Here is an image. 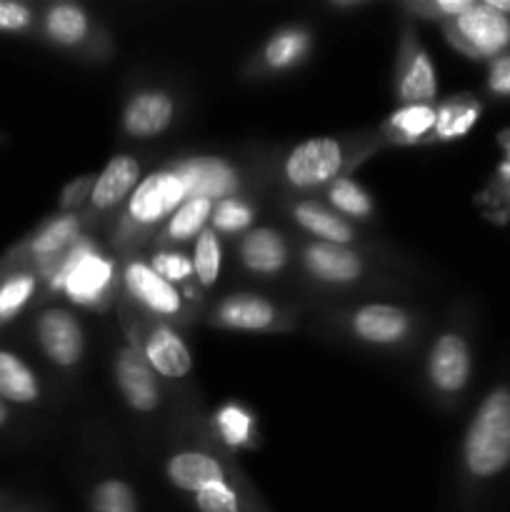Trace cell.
Returning <instances> with one entry per match:
<instances>
[{
    "instance_id": "6da1fadb",
    "label": "cell",
    "mask_w": 510,
    "mask_h": 512,
    "mask_svg": "<svg viewBox=\"0 0 510 512\" xmlns=\"http://www.w3.org/2000/svg\"><path fill=\"white\" fill-rule=\"evenodd\" d=\"M465 465L475 478H490L510 463V390L500 388L483 400L463 445Z\"/></svg>"
},
{
    "instance_id": "7a4b0ae2",
    "label": "cell",
    "mask_w": 510,
    "mask_h": 512,
    "mask_svg": "<svg viewBox=\"0 0 510 512\" xmlns=\"http://www.w3.org/2000/svg\"><path fill=\"white\" fill-rule=\"evenodd\" d=\"M43 273L50 278V288L65 290L73 303L95 308L108 295L115 268L108 258L93 253L85 240H78L63 258L45 265Z\"/></svg>"
},
{
    "instance_id": "3957f363",
    "label": "cell",
    "mask_w": 510,
    "mask_h": 512,
    "mask_svg": "<svg viewBox=\"0 0 510 512\" xmlns=\"http://www.w3.org/2000/svg\"><path fill=\"white\" fill-rule=\"evenodd\" d=\"M448 35L463 53L490 58L508 48L510 20L495 13L488 3H475L468 13L450 20Z\"/></svg>"
},
{
    "instance_id": "277c9868",
    "label": "cell",
    "mask_w": 510,
    "mask_h": 512,
    "mask_svg": "<svg viewBox=\"0 0 510 512\" xmlns=\"http://www.w3.org/2000/svg\"><path fill=\"white\" fill-rule=\"evenodd\" d=\"M343 168V148L335 138H310L295 145L285 160V178L295 188H315Z\"/></svg>"
},
{
    "instance_id": "5b68a950",
    "label": "cell",
    "mask_w": 510,
    "mask_h": 512,
    "mask_svg": "<svg viewBox=\"0 0 510 512\" xmlns=\"http://www.w3.org/2000/svg\"><path fill=\"white\" fill-rule=\"evenodd\" d=\"M185 200H188L185 198V188L178 175H175V170H160V173L140 180L138 188L130 195L128 215L133 218V223L153 225L173 215Z\"/></svg>"
},
{
    "instance_id": "8992f818",
    "label": "cell",
    "mask_w": 510,
    "mask_h": 512,
    "mask_svg": "<svg viewBox=\"0 0 510 512\" xmlns=\"http://www.w3.org/2000/svg\"><path fill=\"white\" fill-rule=\"evenodd\" d=\"M35 333H38V343L43 353L55 365L70 368L83 355V330H80L78 320L68 310L53 308L40 313Z\"/></svg>"
},
{
    "instance_id": "52a82bcc",
    "label": "cell",
    "mask_w": 510,
    "mask_h": 512,
    "mask_svg": "<svg viewBox=\"0 0 510 512\" xmlns=\"http://www.w3.org/2000/svg\"><path fill=\"white\" fill-rule=\"evenodd\" d=\"M185 188V198L228 200L238 185V175L220 158H193L175 168Z\"/></svg>"
},
{
    "instance_id": "ba28073f",
    "label": "cell",
    "mask_w": 510,
    "mask_h": 512,
    "mask_svg": "<svg viewBox=\"0 0 510 512\" xmlns=\"http://www.w3.org/2000/svg\"><path fill=\"white\" fill-rule=\"evenodd\" d=\"M430 380L440 393H458L470 378V353L460 335H443L430 350Z\"/></svg>"
},
{
    "instance_id": "9c48e42d",
    "label": "cell",
    "mask_w": 510,
    "mask_h": 512,
    "mask_svg": "<svg viewBox=\"0 0 510 512\" xmlns=\"http://www.w3.org/2000/svg\"><path fill=\"white\" fill-rule=\"evenodd\" d=\"M115 375L125 400L138 413H150L158 408V385H155L150 365L135 348H123L115 363Z\"/></svg>"
},
{
    "instance_id": "30bf717a",
    "label": "cell",
    "mask_w": 510,
    "mask_h": 512,
    "mask_svg": "<svg viewBox=\"0 0 510 512\" xmlns=\"http://www.w3.org/2000/svg\"><path fill=\"white\" fill-rule=\"evenodd\" d=\"M125 288L133 295L138 303H143L145 308L153 310L158 315H175L180 313V295L175 290V285H170L168 280L160 278L150 265H145L143 260H130L128 268H125Z\"/></svg>"
},
{
    "instance_id": "8fae6325",
    "label": "cell",
    "mask_w": 510,
    "mask_h": 512,
    "mask_svg": "<svg viewBox=\"0 0 510 512\" xmlns=\"http://www.w3.org/2000/svg\"><path fill=\"white\" fill-rule=\"evenodd\" d=\"M173 120V100L158 90L138 93L125 105L123 125L133 138H153Z\"/></svg>"
},
{
    "instance_id": "7c38bea8",
    "label": "cell",
    "mask_w": 510,
    "mask_h": 512,
    "mask_svg": "<svg viewBox=\"0 0 510 512\" xmlns=\"http://www.w3.org/2000/svg\"><path fill=\"white\" fill-rule=\"evenodd\" d=\"M143 353L150 368H155V373L165 375V378H185L193 368L188 345L183 343V338L175 330L165 328V325L150 330Z\"/></svg>"
},
{
    "instance_id": "4fadbf2b",
    "label": "cell",
    "mask_w": 510,
    "mask_h": 512,
    "mask_svg": "<svg viewBox=\"0 0 510 512\" xmlns=\"http://www.w3.org/2000/svg\"><path fill=\"white\" fill-rule=\"evenodd\" d=\"M140 165L130 155H115L103 173L95 178L93 190H90V203L98 210H110L125 200V195L138 188Z\"/></svg>"
},
{
    "instance_id": "5bb4252c",
    "label": "cell",
    "mask_w": 510,
    "mask_h": 512,
    "mask_svg": "<svg viewBox=\"0 0 510 512\" xmlns=\"http://www.w3.org/2000/svg\"><path fill=\"white\" fill-rule=\"evenodd\" d=\"M353 330L365 343L390 345L408 335L410 320L395 305H365L353 315Z\"/></svg>"
},
{
    "instance_id": "9a60e30c",
    "label": "cell",
    "mask_w": 510,
    "mask_h": 512,
    "mask_svg": "<svg viewBox=\"0 0 510 512\" xmlns=\"http://www.w3.org/2000/svg\"><path fill=\"white\" fill-rule=\"evenodd\" d=\"M213 318L230 330H265L275 323V308L260 295H230L218 305Z\"/></svg>"
},
{
    "instance_id": "2e32d148",
    "label": "cell",
    "mask_w": 510,
    "mask_h": 512,
    "mask_svg": "<svg viewBox=\"0 0 510 512\" xmlns=\"http://www.w3.org/2000/svg\"><path fill=\"white\" fill-rule=\"evenodd\" d=\"M168 478L185 493H200L208 485L225 480L223 465L205 453H178L168 460Z\"/></svg>"
},
{
    "instance_id": "e0dca14e",
    "label": "cell",
    "mask_w": 510,
    "mask_h": 512,
    "mask_svg": "<svg viewBox=\"0 0 510 512\" xmlns=\"http://www.w3.org/2000/svg\"><path fill=\"white\" fill-rule=\"evenodd\" d=\"M305 265L318 278L330 280V283H350L360 275L363 265L360 258L343 245L333 243H313L305 248Z\"/></svg>"
},
{
    "instance_id": "ac0fdd59",
    "label": "cell",
    "mask_w": 510,
    "mask_h": 512,
    "mask_svg": "<svg viewBox=\"0 0 510 512\" xmlns=\"http://www.w3.org/2000/svg\"><path fill=\"white\" fill-rule=\"evenodd\" d=\"M405 63L400 68V83H398V98L405 105H428V100L435 98V70L430 63L428 53L418 45L408 50L405 55Z\"/></svg>"
},
{
    "instance_id": "d6986e66",
    "label": "cell",
    "mask_w": 510,
    "mask_h": 512,
    "mask_svg": "<svg viewBox=\"0 0 510 512\" xmlns=\"http://www.w3.org/2000/svg\"><path fill=\"white\" fill-rule=\"evenodd\" d=\"M240 258H243L245 268L253 273H278L288 260V248H285L283 238L270 228H258L243 240L240 245Z\"/></svg>"
},
{
    "instance_id": "ffe728a7",
    "label": "cell",
    "mask_w": 510,
    "mask_h": 512,
    "mask_svg": "<svg viewBox=\"0 0 510 512\" xmlns=\"http://www.w3.org/2000/svg\"><path fill=\"white\" fill-rule=\"evenodd\" d=\"M40 398V383L33 370L15 353L0 350V400L28 405Z\"/></svg>"
},
{
    "instance_id": "44dd1931",
    "label": "cell",
    "mask_w": 510,
    "mask_h": 512,
    "mask_svg": "<svg viewBox=\"0 0 510 512\" xmlns=\"http://www.w3.org/2000/svg\"><path fill=\"white\" fill-rule=\"evenodd\" d=\"M80 240V220L75 215H63V218L50 220L40 233L30 240V250L40 265H48L53 260L63 258L70 248Z\"/></svg>"
},
{
    "instance_id": "7402d4cb",
    "label": "cell",
    "mask_w": 510,
    "mask_h": 512,
    "mask_svg": "<svg viewBox=\"0 0 510 512\" xmlns=\"http://www.w3.org/2000/svg\"><path fill=\"white\" fill-rule=\"evenodd\" d=\"M295 220H298L305 230H310L313 235H318V238L328 240V243L333 245H345L353 240L350 225L345 223V220H340L338 215L320 208V205L300 203L298 208H295Z\"/></svg>"
},
{
    "instance_id": "603a6c76",
    "label": "cell",
    "mask_w": 510,
    "mask_h": 512,
    "mask_svg": "<svg viewBox=\"0 0 510 512\" xmlns=\"http://www.w3.org/2000/svg\"><path fill=\"white\" fill-rule=\"evenodd\" d=\"M45 33L60 45H75L88 35V18L73 3H58L45 13Z\"/></svg>"
},
{
    "instance_id": "cb8c5ba5",
    "label": "cell",
    "mask_w": 510,
    "mask_h": 512,
    "mask_svg": "<svg viewBox=\"0 0 510 512\" xmlns=\"http://www.w3.org/2000/svg\"><path fill=\"white\" fill-rule=\"evenodd\" d=\"M388 128L403 143L423 138L430 130H435V108L430 105H403L388 118Z\"/></svg>"
},
{
    "instance_id": "d4e9b609",
    "label": "cell",
    "mask_w": 510,
    "mask_h": 512,
    "mask_svg": "<svg viewBox=\"0 0 510 512\" xmlns=\"http://www.w3.org/2000/svg\"><path fill=\"white\" fill-rule=\"evenodd\" d=\"M480 108L475 103H468V100H450L443 108L435 110V130L440 140L460 138V135L468 133L470 128L478 120Z\"/></svg>"
},
{
    "instance_id": "484cf974",
    "label": "cell",
    "mask_w": 510,
    "mask_h": 512,
    "mask_svg": "<svg viewBox=\"0 0 510 512\" xmlns=\"http://www.w3.org/2000/svg\"><path fill=\"white\" fill-rule=\"evenodd\" d=\"M213 215V200L205 198H188L173 215L168 223V238L188 240L195 233H203V225Z\"/></svg>"
},
{
    "instance_id": "4316f807",
    "label": "cell",
    "mask_w": 510,
    "mask_h": 512,
    "mask_svg": "<svg viewBox=\"0 0 510 512\" xmlns=\"http://www.w3.org/2000/svg\"><path fill=\"white\" fill-rule=\"evenodd\" d=\"M305 50H308V33L295 28L283 30V33L270 38V43L265 45V63L275 70L290 68V65H295L303 58Z\"/></svg>"
},
{
    "instance_id": "83f0119b",
    "label": "cell",
    "mask_w": 510,
    "mask_h": 512,
    "mask_svg": "<svg viewBox=\"0 0 510 512\" xmlns=\"http://www.w3.org/2000/svg\"><path fill=\"white\" fill-rule=\"evenodd\" d=\"M35 293V275L18 273L0 283V323L13 320Z\"/></svg>"
},
{
    "instance_id": "f1b7e54d",
    "label": "cell",
    "mask_w": 510,
    "mask_h": 512,
    "mask_svg": "<svg viewBox=\"0 0 510 512\" xmlns=\"http://www.w3.org/2000/svg\"><path fill=\"white\" fill-rule=\"evenodd\" d=\"M193 273L198 275L200 285L210 288L220 275V240L215 238L213 230H203L198 235L193 255Z\"/></svg>"
},
{
    "instance_id": "f546056e",
    "label": "cell",
    "mask_w": 510,
    "mask_h": 512,
    "mask_svg": "<svg viewBox=\"0 0 510 512\" xmlns=\"http://www.w3.org/2000/svg\"><path fill=\"white\" fill-rule=\"evenodd\" d=\"M93 512H138L135 493L123 480H103L93 493Z\"/></svg>"
},
{
    "instance_id": "4dcf8cb0",
    "label": "cell",
    "mask_w": 510,
    "mask_h": 512,
    "mask_svg": "<svg viewBox=\"0 0 510 512\" xmlns=\"http://www.w3.org/2000/svg\"><path fill=\"white\" fill-rule=\"evenodd\" d=\"M215 425H218V433L223 435L225 443L230 445H248L250 435H253V418L245 413L240 405L228 403L218 410L215 415Z\"/></svg>"
},
{
    "instance_id": "1f68e13d",
    "label": "cell",
    "mask_w": 510,
    "mask_h": 512,
    "mask_svg": "<svg viewBox=\"0 0 510 512\" xmlns=\"http://www.w3.org/2000/svg\"><path fill=\"white\" fill-rule=\"evenodd\" d=\"M330 203H333L340 213L353 215V218H365V215L373 213V203H370L368 193L348 178L335 180L333 188H330Z\"/></svg>"
},
{
    "instance_id": "d6a6232c",
    "label": "cell",
    "mask_w": 510,
    "mask_h": 512,
    "mask_svg": "<svg viewBox=\"0 0 510 512\" xmlns=\"http://www.w3.org/2000/svg\"><path fill=\"white\" fill-rule=\"evenodd\" d=\"M195 508L198 512H240V503L228 480H220L195 493Z\"/></svg>"
},
{
    "instance_id": "836d02e7",
    "label": "cell",
    "mask_w": 510,
    "mask_h": 512,
    "mask_svg": "<svg viewBox=\"0 0 510 512\" xmlns=\"http://www.w3.org/2000/svg\"><path fill=\"white\" fill-rule=\"evenodd\" d=\"M250 223H253V210L243 200H220L218 208L213 210L215 230H223V233H238V230L248 228Z\"/></svg>"
},
{
    "instance_id": "e575fe53",
    "label": "cell",
    "mask_w": 510,
    "mask_h": 512,
    "mask_svg": "<svg viewBox=\"0 0 510 512\" xmlns=\"http://www.w3.org/2000/svg\"><path fill=\"white\" fill-rule=\"evenodd\" d=\"M150 268H153L160 278L168 280L170 285L183 283L185 278L193 275V263L180 253H158L153 258V265H150Z\"/></svg>"
},
{
    "instance_id": "d590c367",
    "label": "cell",
    "mask_w": 510,
    "mask_h": 512,
    "mask_svg": "<svg viewBox=\"0 0 510 512\" xmlns=\"http://www.w3.org/2000/svg\"><path fill=\"white\" fill-rule=\"evenodd\" d=\"M30 23H33V13L28 5L0 0V33H20L30 28Z\"/></svg>"
},
{
    "instance_id": "8d00e7d4",
    "label": "cell",
    "mask_w": 510,
    "mask_h": 512,
    "mask_svg": "<svg viewBox=\"0 0 510 512\" xmlns=\"http://www.w3.org/2000/svg\"><path fill=\"white\" fill-rule=\"evenodd\" d=\"M490 90L510 95V58H498L490 68Z\"/></svg>"
},
{
    "instance_id": "74e56055",
    "label": "cell",
    "mask_w": 510,
    "mask_h": 512,
    "mask_svg": "<svg viewBox=\"0 0 510 512\" xmlns=\"http://www.w3.org/2000/svg\"><path fill=\"white\" fill-rule=\"evenodd\" d=\"M473 5H475L473 0H440V3L433 5V10L440 15H448V18L453 20V18H460L463 13H468Z\"/></svg>"
},
{
    "instance_id": "f35d334b",
    "label": "cell",
    "mask_w": 510,
    "mask_h": 512,
    "mask_svg": "<svg viewBox=\"0 0 510 512\" xmlns=\"http://www.w3.org/2000/svg\"><path fill=\"white\" fill-rule=\"evenodd\" d=\"M85 188H88V180H78V183L68 185L63 190V208H70V205H78L80 198H83Z\"/></svg>"
},
{
    "instance_id": "ab89813d",
    "label": "cell",
    "mask_w": 510,
    "mask_h": 512,
    "mask_svg": "<svg viewBox=\"0 0 510 512\" xmlns=\"http://www.w3.org/2000/svg\"><path fill=\"white\" fill-rule=\"evenodd\" d=\"M488 5L495 10V13H500V15H505V18H508L510 0H488Z\"/></svg>"
},
{
    "instance_id": "60d3db41",
    "label": "cell",
    "mask_w": 510,
    "mask_h": 512,
    "mask_svg": "<svg viewBox=\"0 0 510 512\" xmlns=\"http://www.w3.org/2000/svg\"><path fill=\"white\" fill-rule=\"evenodd\" d=\"M5 423H8V408H5L3 400H0V428H3Z\"/></svg>"
}]
</instances>
